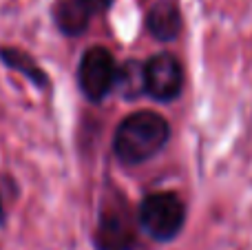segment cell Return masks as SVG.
<instances>
[{
  "mask_svg": "<svg viewBox=\"0 0 252 250\" xmlns=\"http://www.w3.org/2000/svg\"><path fill=\"white\" fill-rule=\"evenodd\" d=\"M170 137V124L157 111H137L120 122L113 153L122 164H144L155 157Z\"/></svg>",
  "mask_w": 252,
  "mask_h": 250,
  "instance_id": "cell-1",
  "label": "cell"
},
{
  "mask_svg": "<svg viewBox=\"0 0 252 250\" xmlns=\"http://www.w3.org/2000/svg\"><path fill=\"white\" fill-rule=\"evenodd\" d=\"M137 219L148 237L164 244L182 233L186 224V208L175 193H151L139 204Z\"/></svg>",
  "mask_w": 252,
  "mask_h": 250,
  "instance_id": "cell-2",
  "label": "cell"
},
{
  "mask_svg": "<svg viewBox=\"0 0 252 250\" xmlns=\"http://www.w3.org/2000/svg\"><path fill=\"white\" fill-rule=\"evenodd\" d=\"M137 233L128 204L120 195L102 199L93 244L97 250H133Z\"/></svg>",
  "mask_w": 252,
  "mask_h": 250,
  "instance_id": "cell-3",
  "label": "cell"
},
{
  "mask_svg": "<svg viewBox=\"0 0 252 250\" xmlns=\"http://www.w3.org/2000/svg\"><path fill=\"white\" fill-rule=\"evenodd\" d=\"M118 80V64L106 47H91L84 51L78 64V84L91 102H100L109 95Z\"/></svg>",
  "mask_w": 252,
  "mask_h": 250,
  "instance_id": "cell-4",
  "label": "cell"
},
{
  "mask_svg": "<svg viewBox=\"0 0 252 250\" xmlns=\"http://www.w3.org/2000/svg\"><path fill=\"white\" fill-rule=\"evenodd\" d=\"M184 69L173 53H157L142 69V89L157 102H170L182 93Z\"/></svg>",
  "mask_w": 252,
  "mask_h": 250,
  "instance_id": "cell-5",
  "label": "cell"
},
{
  "mask_svg": "<svg viewBox=\"0 0 252 250\" xmlns=\"http://www.w3.org/2000/svg\"><path fill=\"white\" fill-rule=\"evenodd\" d=\"M113 0H58L53 7V18L62 33L78 35L89 27L95 13H102L111 7Z\"/></svg>",
  "mask_w": 252,
  "mask_h": 250,
  "instance_id": "cell-6",
  "label": "cell"
},
{
  "mask_svg": "<svg viewBox=\"0 0 252 250\" xmlns=\"http://www.w3.org/2000/svg\"><path fill=\"white\" fill-rule=\"evenodd\" d=\"M148 31L155 35L157 40H175L182 31V16L179 9L168 0H161L148 11L146 16Z\"/></svg>",
  "mask_w": 252,
  "mask_h": 250,
  "instance_id": "cell-7",
  "label": "cell"
},
{
  "mask_svg": "<svg viewBox=\"0 0 252 250\" xmlns=\"http://www.w3.org/2000/svg\"><path fill=\"white\" fill-rule=\"evenodd\" d=\"M0 60L7 66H11L13 71H18V73H22L25 78H29L35 87H47V75L31 60V56L18 51V49H0Z\"/></svg>",
  "mask_w": 252,
  "mask_h": 250,
  "instance_id": "cell-8",
  "label": "cell"
},
{
  "mask_svg": "<svg viewBox=\"0 0 252 250\" xmlns=\"http://www.w3.org/2000/svg\"><path fill=\"white\" fill-rule=\"evenodd\" d=\"M4 221V206H2V199H0V224Z\"/></svg>",
  "mask_w": 252,
  "mask_h": 250,
  "instance_id": "cell-9",
  "label": "cell"
}]
</instances>
